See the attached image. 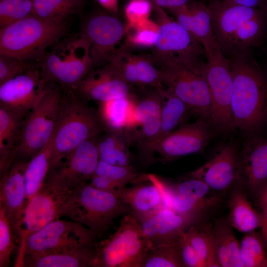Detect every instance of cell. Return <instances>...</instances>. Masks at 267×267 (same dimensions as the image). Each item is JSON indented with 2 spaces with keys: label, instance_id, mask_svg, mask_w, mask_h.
<instances>
[{
  "label": "cell",
  "instance_id": "6da1fadb",
  "mask_svg": "<svg viewBox=\"0 0 267 267\" xmlns=\"http://www.w3.org/2000/svg\"><path fill=\"white\" fill-rule=\"evenodd\" d=\"M214 35L221 51L232 57L248 53L263 41L266 18L263 8H252L223 0H210Z\"/></svg>",
  "mask_w": 267,
  "mask_h": 267
},
{
  "label": "cell",
  "instance_id": "7a4b0ae2",
  "mask_svg": "<svg viewBox=\"0 0 267 267\" xmlns=\"http://www.w3.org/2000/svg\"><path fill=\"white\" fill-rule=\"evenodd\" d=\"M233 79L231 110L235 128L250 131L267 118V80L248 53L229 58Z\"/></svg>",
  "mask_w": 267,
  "mask_h": 267
},
{
  "label": "cell",
  "instance_id": "3957f363",
  "mask_svg": "<svg viewBox=\"0 0 267 267\" xmlns=\"http://www.w3.org/2000/svg\"><path fill=\"white\" fill-rule=\"evenodd\" d=\"M105 131L97 112L72 89L63 94L54 131L50 170L58 167L82 142Z\"/></svg>",
  "mask_w": 267,
  "mask_h": 267
},
{
  "label": "cell",
  "instance_id": "277c9868",
  "mask_svg": "<svg viewBox=\"0 0 267 267\" xmlns=\"http://www.w3.org/2000/svg\"><path fill=\"white\" fill-rule=\"evenodd\" d=\"M68 30L66 21L45 19L35 15L0 29V54L26 62L40 60L46 49Z\"/></svg>",
  "mask_w": 267,
  "mask_h": 267
},
{
  "label": "cell",
  "instance_id": "5b68a950",
  "mask_svg": "<svg viewBox=\"0 0 267 267\" xmlns=\"http://www.w3.org/2000/svg\"><path fill=\"white\" fill-rule=\"evenodd\" d=\"M131 213L117 194L99 190L85 182L71 192L59 213L87 227L97 235L105 232L119 216Z\"/></svg>",
  "mask_w": 267,
  "mask_h": 267
},
{
  "label": "cell",
  "instance_id": "8992f818",
  "mask_svg": "<svg viewBox=\"0 0 267 267\" xmlns=\"http://www.w3.org/2000/svg\"><path fill=\"white\" fill-rule=\"evenodd\" d=\"M90 46L89 42L80 36L60 40L40 59L43 77L47 83L73 89L93 67Z\"/></svg>",
  "mask_w": 267,
  "mask_h": 267
},
{
  "label": "cell",
  "instance_id": "52a82bcc",
  "mask_svg": "<svg viewBox=\"0 0 267 267\" xmlns=\"http://www.w3.org/2000/svg\"><path fill=\"white\" fill-rule=\"evenodd\" d=\"M160 69L163 87L183 101L189 112L211 123L206 61L199 58L174 62L163 66Z\"/></svg>",
  "mask_w": 267,
  "mask_h": 267
},
{
  "label": "cell",
  "instance_id": "ba28073f",
  "mask_svg": "<svg viewBox=\"0 0 267 267\" xmlns=\"http://www.w3.org/2000/svg\"><path fill=\"white\" fill-rule=\"evenodd\" d=\"M151 247L138 219L126 214L114 234L96 244L93 267H141Z\"/></svg>",
  "mask_w": 267,
  "mask_h": 267
},
{
  "label": "cell",
  "instance_id": "9c48e42d",
  "mask_svg": "<svg viewBox=\"0 0 267 267\" xmlns=\"http://www.w3.org/2000/svg\"><path fill=\"white\" fill-rule=\"evenodd\" d=\"M63 96L59 89L47 86L42 99L23 121L15 159L29 161L49 141L56 128Z\"/></svg>",
  "mask_w": 267,
  "mask_h": 267
},
{
  "label": "cell",
  "instance_id": "30bf717a",
  "mask_svg": "<svg viewBox=\"0 0 267 267\" xmlns=\"http://www.w3.org/2000/svg\"><path fill=\"white\" fill-rule=\"evenodd\" d=\"M97 235L72 220L57 219L30 234L19 248L16 261L21 267L26 256L60 252L95 246Z\"/></svg>",
  "mask_w": 267,
  "mask_h": 267
},
{
  "label": "cell",
  "instance_id": "8fae6325",
  "mask_svg": "<svg viewBox=\"0 0 267 267\" xmlns=\"http://www.w3.org/2000/svg\"><path fill=\"white\" fill-rule=\"evenodd\" d=\"M206 58L211 123L216 131L228 133L236 129L231 110L233 79L230 60L219 46Z\"/></svg>",
  "mask_w": 267,
  "mask_h": 267
},
{
  "label": "cell",
  "instance_id": "7c38bea8",
  "mask_svg": "<svg viewBox=\"0 0 267 267\" xmlns=\"http://www.w3.org/2000/svg\"><path fill=\"white\" fill-rule=\"evenodd\" d=\"M159 25L154 48V58L160 67L166 65L201 58L205 55L202 44L162 8L154 6Z\"/></svg>",
  "mask_w": 267,
  "mask_h": 267
},
{
  "label": "cell",
  "instance_id": "4fadbf2b",
  "mask_svg": "<svg viewBox=\"0 0 267 267\" xmlns=\"http://www.w3.org/2000/svg\"><path fill=\"white\" fill-rule=\"evenodd\" d=\"M72 191L46 178L42 187L27 202L18 236L20 247L30 234L60 218V210Z\"/></svg>",
  "mask_w": 267,
  "mask_h": 267
},
{
  "label": "cell",
  "instance_id": "5bb4252c",
  "mask_svg": "<svg viewBox=\"0 0 267 267\" xmlns=\"http://www.w3.org/2000/svg\"><path fill=\"white\" fill-rule=\"evenodd\" d=\"M212 124L198 118L194 122L182 124L158 143L153 150L162 161H171L203 152L213 135Z\"/></svg>",
  "mask_w": 267,
  "mask_h": 267
},
{
  "label": "cell",
  "instance_id": "9a60e30c",
  "mask_svg": "<svg viewBox=\"0 0 267 267\" xmlns=\"http://www.w3.org/2000/svg\"><path fill=\"white\" fill-rule=\"evenodd\" d=\"M126 25L117 17L97 14L83 26L80 36L90 43V53L94 67L108 63V58L118 51L117 45L125 37Z\"/></svg>",
  "mask_w": 267,
  "mask_h": 267
},
{
  "label": "cell",
  "instance_id": "2e32d148",
  "mask_svg": "<svg viewBox=\"0 0 267 267\" xmlns=\"http://www.w3.org/2000/svg\"><path fill=\"white\" fill-rule=\"evenodd\" d=\"M189 176L202 180L221 196L229 193L239 185L240 154L233 145H225Z\"/></svg>",
  "mask_w": 267,
  "mask_h": 267
},
{
  "label": "cell",
  "instance_id": "e0dca14e",
  "mask_svg": "<svg viewBox=\"0 0 267 267\" xmlns=\"http://www.w3.org/2000/svg\"><path fill=\"white\" fill-rule=\"evenodd\" d=\"M47 83L40 68L33 67L0 85V105L25 118L42 99Z\"/></svg>",
  "mask_w": 267,
  "mask_h": 267
},
{
  "label": "cell",
  "instance_id": "ac0fdd59",
  "mask_svg": "<svg viewBox=\"0 0 267 267\" xmlns=\"http://www.w3.org/2000/svg\"><path fill=\"white\" fill-rule=\"evenodd\" d=\"M98 137L80 144L58 167L49 172L47 178L71 190L90 180L100 160Z\"/></svg>",
  "mask_w": 267,
  "mask_h": 267
},
{
  "label": "cell",
  "instance_id": "d6986e66",
  "mask_svg": "<svg viewBox=\"0 0 267 267\" xmlns=\"http://www.w3.org/2000/svg\"><path fill=\"white\" fill-rule=\"evenodd\" d=\"M172 209L181 215L202 219L222 202L221 195L202 180L190 177L170 187Z\"/></svg>",
  "mask_w": 267,
  "mask_h": 267
},
{
  "label": "cell",
  "instance_id": "ffe728a7",
  "mask_svg": "<svg viewBox=\"0 0 267 267\" xmlns=\"http://www.w3.org/2000/svg\"><path fill=\"white\" fill-rule=\"evenodd\" d=\"M147 182L141 177L130 187H125L119 195L131 209V213L139 221L170 205L168 186L153 175L146 176Z\"/></svg>",
  "mask_w": 267,
  "mask_h": 267
},
{
  "label": "cell",
  "instance_id": "44dd1931",
  "mask_svg": "<svg viewBox=\"0 0 267 267\" xmlns=\"http://www.w3.org/2000/svg\"><path fill=\"white\" fill-rule=\"evenodd\" d=\"M28 162L15 159L9 170L0 177V206L18 237L27 203L24 173Z\"/></svg>",
  "mask_w": 267,
  "mask_h": 267
},
{
  "label": "cell",
  "instance_id": "7402d4cb",
  "mask_svg": "<svg viewBox=\"0 0 267 267\" xmlns=\"http://www.w3.org/2000/svg\"><path fill=\"white\" fill-rule=\"evenodd\" d=\"M72 89L80 97L98 104L133 95L131 86L109 63L92 70Z\"/></svg>",
  "mask_w": 267,
  "mask_h": 267
},
{
  "label": "cell",
  "instance_id": "603a6c76",
  "mask_svg": "<svg viewBox=\"0 0 267 267\" xmlns=\"http://www.w3.org/2000/svg\"><path fill=\"white\" fill-rule=\"evenodd\" d=\"M108 63L131 86L163 88L161 69L153 58L133 53L123 46L108 58Z\"/></svg>",
  "mask_w": 267,
  "mask_h": 267
},
{
  "label": "cell",
  "instance_id": "cb8c5ba5",
  "mask_svg": "<svg viewBox=\"0 0 267 267\" xmlns=\"http://www.w3.org/2000/svg\"><path fill=\"white\" fill-rule=\"evenodd\" d=\"M162 107V98L157 89L136 100L133 124L123 133L129 145L137 144L141 152L155 137L160 128Z\"/></svg>",
  "mask_w": 267,
  "mask_h": 267
},
{
  "label": "cell",
  "instance_id": "d4e9b609",
  "mask_svg": "<svg viewBox=\"0 0 267 267\" xmlns=\"http://www.w3.org/2000/svg\"><path fill=\"white\" fill-rule=\"evenodd\" d=\"M239 154V186L255 199L267 184V137L249 140Z\"/></svg>",
  "mask_w": 267,
  "mask_h": 267
},
{
  "label": "cell",
  "instance_id": "484cf974",
  "mask_svg": "<svg viewBox=\"0 0 267 267\" xmlns=\"http://www.w3.org/2000/svg\"><path fill=\"white\" fill-rule=\"evenodd\" d=\"M201 221L163 208L139 222L152 247L177 241L191 225Z\"/></svg>",
  "mask_w": 267,
  "mask_h": 267
},
{
  "label": "cell",
  "instance_id": "4316f807",
  "mask_svg": "<svg viewBox=\"0 0 267 267\" xmlns=\"http://www.w3.org/2000/svg\"><path fill=\"white\" fill-rule=\"evenodd\" d=\"M170 10L175 20L202 44L205 57L219 46L214 35L208 5L192 0Z\"/></svg>",
  "mask_w": 267,
  "mask_h": 267
},
{
  "label": "cell",
  "instance_id": "83f0119b",
  "mask_svg": "<svg viewBox=\"0 0 267 267\" xmlns=\"http://www.w3.org/2000/svg\"><path fill=\"white\" fill-rule=\"evenodd\" d=\"M162 98L161 123L158 132L140 152L152 156L156 145L181 124L189 112L186 104L165 88L157 89Z\"/></svg>",
  "mask_w": 267,
  "mask_h": 267
},
{
  "label": "cell",
  "instance_id": "f1b7e54d",
  "mask_svg": "<svg viewBox=\"0 0 267 267\" xmlns=\"http://www.w3.org/2000/svg\"><path fill=\"white\" fill-rule=\"evenodd\" d=\"M95 245L60 252L26 256L21 267H93Z\"/></svg>",
  "mask_w": 267,
  "mask_h": 267
},
{
  "label": "cell",
  "instance_id": "f546056e",
  "mask_svg": "<svg viewBox=\"0 0 267 267\" xmlns=\"http://www.w3.org/2000/svg\"><path fill=\"white\" fill-rule=\"evenodd\" d=\"M21 115L0 105V177L10 168L23 121Z\"/></svg>",
  "mask_w": 267,
  "mask_h": 267
},
{
  "label": "cell",
  "instance_id": "4dcf8cb0",
  "mask_svg": "<svg viewBox=\"0 0 267 267\" xmlns=\"http://www.w3.org/2000/svg\"><path fill=\"white\" fill-rule=\"evenodd\" d=\"M136 99L131 95L99 103L97 114L106 132L123 134L132 125Z\"/></svg>",
  "mask_w": 267,
  "mask_h": 267
},
{
  "label": "cell",
  "instance_id": "1f68e13d",
  "mask_svg": "<svg viewBox=\"0 0 267 267\" xmlns=\"http://www.w3.org/2000/svg\"><path fill=\"white\" fill-rule=\"evenodd\" d=\"M229 193L227 220L232 227L245 233L260 227L261 213L253 207L243 189L237 185Z\"/></svg>",
  "mask_w": 267,
  "mask_h": 267
},
{
  "label": "cell",
  "instance_id": "d6a6232c",
  "mask_svg": "<svg viewBox=\"0 0 267 267\" xmlns=\"http://www.w3.org/2000/svg\"><path fill=\"white\" fill-rule=\"evenodd\" d=\"M227 219L215 221L213 233L217 257L222 267H244L240 257V243Z\"/></svg>",
  "mask_w": 267,
  "mask_h": 267
},
{
  "label": "cell",
  "instance_id": "836d02e7",
  "mask_svg": "<svg viewBox=\"0 0 267 267\" xmlns=\"http://www.w3.org/2000/svg\"><path fill=\"white\" fill-rule=\"evenodd\" d=\"M53 134L47 144L28 162L24 173L27 202L42 187L49 173Z\"/></svg>",
  "mask_w": 267,
  "mask_h": 267
},
{
  "label": "cell",
  "instance_id": "e575fe53",
  "mask_svg": "<svg viewBox=\"0 0 267 267\" xmlns=\"http://www.w3.org/2000/svg\"><path fill=\"white\" fill-rule=\"evenodd\" d=\"M184 235L206 267H221L216 252L213 225L198 222L191 225Z\"/></svg>",
  "mask_w": 267,
  "mask_h": 267
},
{
  "label": "cell",
  "instance_id": "d590c367",
  "mask_svg": "<svg viewBox=\"0 0 267 267\" xmlns=\"http://www.w3.org/2000/svg\"><path fill=\"white\" fill-rule=\"evenodd\" d=\"M128 145L122 134L106 132L98 138L99 160L112 165L131 166L132 156Z\"/></svg>",
  "mask_w": 267,
  "mask_h": 267
},
{
  "label": "cell",
  "instance_id": "8d00e7d4",
  "mask_svg": "<svg viewBox=\"0 0 267 267\" xmlns=\"http://www.w3.org/2000/svg\"><path fill=\"white\" fill-rule=\"evenodd\" d=\"M34 15L53 21H66L81 9L82 0H33Z\"/></svg>",
  "mask_w": 267,
  "mask_h": 267
},
{
  "label": "cell",
  "instance_id": "74e56055",
  "mask_svg": "<svg viewBox=\"0 0 267 267\" xmlns=\"http://www.w3.org/2000/svg\"><path fill=\"white\" fill-rule=\"evenodd\" d=\"M178 240L151 247L141 267H183Z\"/></svg>",
  "mask_w": 267,
  "mask_h": 267
},
{
  "label": "cell",
  "instance_id": "f35d334b",
  "mask_svg": "<svg viewBox=\"0 0 267 267\" xmlns=\"http://www.w3.org/2000/svg\"><path fill=\"white\" fill-rule=\"evenodd\" d=\"M240 243V257L244 267H267V254L261 235L246 233Z\"/></svg>",
  "mask_w": 267,
  "mask_h": 267
},
{
  "label": "cell",
  "instance_id": "ab89813d",
  "mask_svg": "<svg viewBox=\"0 0 267 267\" xmlns=\"http://www.w3.org/2000/svg\"><path fill=\"white\" fill-rule=\"evenodd\" d=\"M126 47H154L158 37L159 25L149 18L129 27L126 26Z\"/></svg>",
  "mask_w": 267,
  "mask_h": 267
},
{
  "label": "cell",
  "instance_id": "60d3db41",
  "mask_svg": "<svg viewBox=\"0 0 267 267\" xmlns=\"http://www.w3.org/2000/svg\"><path fill=\"white\" fill-rule=\"evenodd\" d=\"M34 15L33 0H0V27Z\"/></svg>",
  "mask_w": 267,
  "mask_h": 267
},
{
  "label": "cell",
  "instance_id": "b9f144b4",
  "mask_svg": "<svg viewBox=\"0 0 267 267\" xmlns=\"http://www.w3.org/2000/svg\"><path fill=\"white\" fill-rule=\"evenodd\" d=\"M94 175L107 177L124 188L131 182H135L140 177L131 166H121L99 160Z\"/></svg>",
  "mask_w": 267,
  "mask_h": 267
},
{
  "label": "cell",
  "instance_id": "7bdbcfd3",
  "mask_svg": "<svg viewBox=\"0 0 267 267\" xmlns=\"http://www.w3.org/2000/svg\"><path fill=\"white\" fill-rule=\"evenodd\" d=\"M13 232L4 209L0 206V267H7L15 245Z\"/></svg>",
  "mask_w": 267,
  "mask_h": 267
},
{
  "label": "cell",
  "instance_id": "ee69618b",
  "mask_svg": "<svg viewBox=\"0 0 267 267\" xmlns=\"http://www.w3.org/2000/svg\"><path fill=\"white\" fill-rule=\"evenodd\" d=\"M153 7L150 0H130L125 8L127 27L149 18Z\"/></svg>",
  "mask_w": 267,
  "mask_h": 267
},
{
  "label": "cell",
  "instance_id": "f6af8a7d",
  "mask_svg": "<svg viewBox=\"0 0 267 267\" xmlns=\"http://www.w3.org/2000/svg\"><path fill=\"white\" fill-rule=\"evenodd\" d=\"M32 68L16 57L0 54V85Z\"/></svg>",
  "mask_w": 267,
  "mask_h": 267
},
{
  "label": "cell",
  "instance_id": "bcb514c9",
  "mask_svg": "<svg viewBox=\"0 0 267 267\" xmlns=\"http://www.w3.org/2000/svg\"><path fill=\"white\" fill-rule=\"evenodd\" d=\"M183 267H206V265L182 233L178 240Z\"/></svg>",
  "mask_w": 267,
  "mask_h": 267
},
{
  "label": "cell",
  "instance_id": "7dc6e473",
  "mask_svg": "<svg viewBox=\"0 0 267 267\" xmlns=\"http://www.w3.org/2000/svg\"><path fill=\"white\" fill-rule=\"evenodd\" d=\"M89 183L99 190L119 195L124 188L107 177L94 174L91 177Z\"/></svg>",
  "mask_w": 267,
  "mask_h": 267
},
{
  "label": "cell",
  "instance_id": "c3c4849f",
  "mask_svg": "<svg viewBox=\"0 0 267 267\" xmlns=\"http://www.w3.org/2000/svg\"><path fill=\"white\" fill-rule=\"evenodd\" d=\"M153 5L169 9L188 3L193 0H150Z\"/></svg>",
  "mask_w": 267,
  "mask_h": 267
},
{
  "label": "cell",
  "instance_id": "681fc988",
  "mask_svg": "<svg viewBox=\"0 0 267 267\" xmlns=\"http://www.w3.org/2000/svg\"><path fill=\"white\" fill-rule=\"evenodd\" d=\"M225 1L252 8L265 7L264 0H223Z\"/></svg>",
  "mask_w": 267,
  "mask_h": 267
},
{
  "label": "cell",
  "instance_id": "f907efd6",
  "mask_svg": "<svg viewBox=\"0 0 267 267\" xmlns=\"http://www.w3.org/2000/svg\"><path fill=\"white\" fill-rule=\"evenodd\" d=\"M261 213L262 221L261 236L267 251V210H262Z\"/></svg>",
  "mask_w": 267,
  "mask_h": 267
},
{
  "label": "cell",
  "instance_id": "816d5d0a",
  "mask_svg": "<svg viewBox=\"0 0 267 267\" xmlns=\"http://www.w3.org/2000/svg\"><path fill=\"white\" fill-rule=\"evenodd\" d=\"M255 204L263 210H267V184L255 199Z\"/></svg>",
  "mask_w": 267,
  "mask_h": 267
},
{
  "label": "cell",
  "instance_id": "f5cc1de1",
  "mask_svg": "<svg viewBox=\"0 0 267 267\" xmlns=\"http://www.w3.org/2000/svg\"><path fill=\"white\" fill-rule=\"evenodd\" d=\"M99 4L106 10L112 13L118 12V0H97Z\"/></svg>",
  "mask_w": 267,
  "mask_h": 267
},
{
  "label": "cell",
  "instance_id": "db71d44e",
  "mask_svg": "<svg viewBox=\"0 0 267 267\" xmlns=\"http://www.w3.org/2000/svg\"><path fill=\"white\" fill-rule=\"evenodd\" d=\"M264 4H265V8L266 10V13L267 14V0H264Z\"/></svg>",
  "mask_w": 267,
  "mask_h": 267
},
{
  "label": "cell",
  "instance_id": "11a10c76",
  "mask_svg": "<svg viewBox=\"0 0 267 267\" xmlns=\"http://www.w3.org/2000/svg\"></svg>",
  "mask_w": 267,
  "mask_h": 267
}]
</instances>
